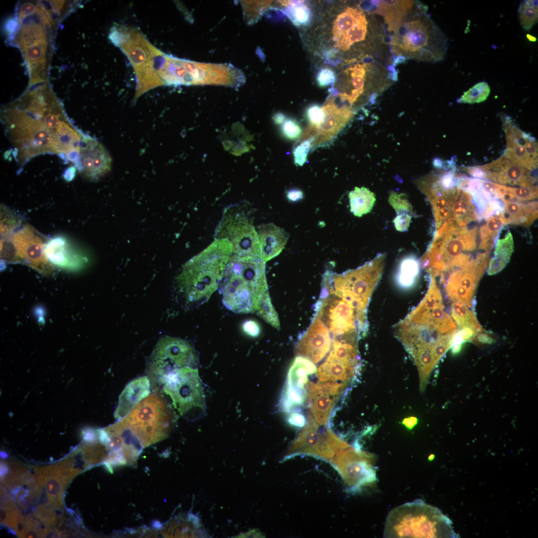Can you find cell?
Segmentation results:
<instances>
[{
	"label": "cell",
	"instance_id": "13",
	"mask_svg": "<svg viewBox=\"0 0 538 538\" xmlns=\"http://www.w3.org/2000/svg\"><path fill=\"white\" fill-rule=\"evenodd\" d=\"M318 315L334 338L353 334L359 335L368 329L367 314L358 312L345 299L331 293L315 305Z\"/></svg>",
	"mask_w": 538,
	"mask_h": 538
},
{
	"label": "cell",
	"instance_id": "5",
	"mask_svg": "<svg viewBox=\"0 0 538 538\" xmlns=\"http://www.w3.org/2000/svg\"><path fill=\"white\" fill-rule=\"evenodd\" d=\"M233 254L227 240L215 239L184 265L176 278V286L185 307H196L208 299L219 287Z\"/></svg>",
	"mask_w": 538,
	"mask_h": 538
},
{
	"label": "cell",
	"instance_id": "1",
	"mask_svg": "<svg viewBox=\"0 0 538 538\" xmlns=\"http://www.w3.org/2000/svg\"><path fill=\"white\" fill-rule=\"evenodd\" d=\"M0 120L19 165L44 154L78 161L85 134L72 124L49 81L28 85L18 98L2 107Z\"/></svg>",
	"mask_w": 538,
	"mask_h": 538
},
{
	"label": "cell",
	"instance_id": "43",
	"mask_svg": "<svg viewBox=\"0 0 538 538\" xmlns=\"http://www.w3.org/2000/svg\"><path fill=\"white\" fill-rule=\"evenodd\" d=\"M290 17L297 25L306 24L310 20V12L306 6L300 4V1L289 2Z\"/></svg>",
	"mask_w": 538,
	"mask_h": 538
},
{
	"label": "cell",
	"instance_id": "44",
	"mask_svg": "<svg viewBox=\"0 0 538 538\" xmlns=\"http://www.w3.org/2000/svg\"><path fill=\"white\" fill-rule=\"evenodd\" d=\"M389 202L395 209L397 215L412 214V206L406 195L404 193L392 192L389 196Z\"/></svg>",
	"mask_w": 538,
	"mask_h": 538
},
{
	"label": "cell",
	"instance_id": "23",
	"mask_svg": "<svg viewBox=\"0 0 538 538\" xmlns=\"http://www.w3.org/2000/svg\"><path fill=\"white\" fill-rule=\"evenodd\" d=\"M44 253L52 265L70 270L81 269L87 262L85 257L75 250L69 242L61 236L47 240Z\"/></svg>",
	"mask_w": 538,
	"mask_h": 538
},
{
	"label": "cell",
	"instance_id": "17",
	"mask_svg": "<svg viewBox=\"0 0 538 538\" xmlns=\"http://www.w3.org/2000/svg\"><path fill=\"white\" fill-rule=\"evenodd\" d=\"M347 387L338 383L308 381L307 402L309 412L316 422L327 424L335 404Z\"/></svg>",
	"mask_w": 538,
	"mask_h": 538
},
{
	"label": "cell",
	"instance_id": "31",
	"mask_svg": "<svg viewBox=\"0 0 538 538\" xmlns=\"http://www.w3.org/2000/svg\"><path fill=\"white\" fill-rule=\"evenodd\" d=\"M513 250V236L508 231L504 237L497 240L493 257L489 263L488 274L494 275L501 271L509 262Z\"/></svg>",
	"mask_w": 538,
	"mask_h": 538
},
{
	"label": "cell",
	"instance_id": "6",
	"mask_svg": "<svg viewBox=\"0 0 538 538\" xmlns=\"http://www.w3.org/2000/svg\"><path fill=\"white\" fill-rule=\"evenodd\" d=\"M219 287L229 310L236 313L256 312L268 290L265 263L260 258L233 254Z\"/></svg>",
	"mask_w": 538,
	"mask_h": 538
},
{
	"label": "cell",
	"instance_id": "57",
	"mask_svg": "<svg viewBox=\"0 0 538 538\" xmlns=\"http://www.w3.org/2000/svg\"><path fill=\"white\" fill-rule=\"evenodd\" d=\"M433 166L437 168H442L444 166L443 162L439 158H435L432 162Z\"/></svg>",
	"mask_w": 538,
	"mask_h": 538
},
{
	"label": "cell",
	"instance_id": "46",
	"mask_svg": "<svg viewBox=\"0 0 538 538\" xmlns=\"http://www.w3.org/2000/svg\"><path fill=\"white\" fill-rule=\"evenodd\" d=\"M311 142L310 140H304L294 149L293 154L296 165L302 166L305 163Z\"/></svg>",
	"mask_w": 538,
	"mask_h": 538
},
{
	"label": "cell",
	"instance_id": "47",
	"mask_svg": "<svg viewBox=\"0 0 538 538\" xmlns=\"http://www.w3.org/2000/svg\"><path fill=\"white\" fill-rule=\"evenodd\" d=\"M306 115L311 125L317 128L324 118V113L322 108L316 105L311 106L307 109Z\"/></svg>",
	"mask_w": 538,
	"mask_h": 538
},
{
	"label": "cell",
	"instance_id": "24",
	"mask_svg": "<svg viewBox=\"0 0 538 538\" xmlns=\"http://www.w3.org/2000/svg\"><path fill=\"white\" fill-rule=\"evenodd\" d=\"M316 371L314 364L308 359L296 356L289 372L288 383L285 404L290 409L294 405L302 403L304 396L302 391L303 384L306 381V375Z\"/></svg>",
	"mask_w": 538,
	"mask_h": 538
},
{
	"label": "cell",
	"instance_id": "25",
	"mask_svg": "<svg viewBox=\"0 0 538 538\" xmlns=\"http://www.w3.org/2000/svg\"><path fill=\"white\" fill-rule=\"evenodd\" d=\"M261 248V258L266 263L278 256L284 248L289 234L272 223L256 227Z\"/></svg>",
	"mask_w": 538,
	"mask_h": 538
},
{
	"label": "cell",
	"instance_id": "19",
	"mask_svg": "<svg viewBox=\"0 0 538 538\" xmlns=\"http://www.w3.org/2000/svg\"><path fill=\"white\" fill-rule=\"evenodd\" d=\"M368 21L363 11L348 7L339 14L333 27V39L335 45L346 51L356 42L365 39Z\"/></svg>",
	"mask_w": 538,
	"mask_h": 538
},
{
	"label": "cell",
	"instance_id": "49",
	"mask_svg": "<svg viewBox=\"0 0 538 538\" xmlns=\"http://www.w3.org/2000/svg\"><path fill=\"white\" fill-rule=\"evenodd\" d=\"M411 216L407 213L397 215L393 222L397 230L400 232L406 231L410 223Z\"/></svg>",
	"mask_w": 538,
	"mask_h": 538
},
{
	"label": "cell",
	"instance_id": "36",
	"mask_svg": "<svg viewBox=\"0 0 538 538\" xmlns=\"http://www.w3.org/2000/svg\"><path fill=\"white\" fill-rule=\"evenodd\" d=\"M419 272V263L412 257H408L401 262L397 276V282L403 287L410 286L415 281Z\"/></svg>",
	"mask_w": 538,
	"mask_h": 538
},
{
	"label": "cell",
	"instance_id": "38",
	"mask_svg": "<svg viewBox=\"0 0 538 538\" xmlns=\"http://www.w3.org/2000/svg\"><path fill=\"white\" fill-rule=\"evenodd\" d=\"M490 87L485 82H480L475 84L457 100L460 104H473L485 101L490 93Z\"/></svg>",
	"mask_w": 538,
	"mask_h": 538
},
{
	"label": "cell",
	"instance_id": "45",
	"mask_svg": "<svg viewBox=\"0 0 538 538\" xmlns=\"http://www.w3.org/2000/svg\"><path fill=\"white\" fill-rule=\"evenodd\" d=\"M281 130L283 136L290 140L297 138L302 133L299 123L293 119H285L282 124Z\"/></svg>",
	"mask_w": 538,
	"mask_h": 538
},
{
	"label": "cell",
	"instance_id": "58",
	"mask_svg": "<svg viewBox=\"0 0 538 538\" xmlns=\"http://www.w3.org/2000/svg\"><path fill=\"white\" fill-rule=\"evenodd\" d=\"M528 2H529V3H530V4H531V5H532V6H533V7H534V8H535L536 9H538V0H528Z\"/></svg>",
	"mask_w": 538,
	"mask_h": 538
},
{
	"label": "cell",
	"instance_id": "10",
	"mask_svg": "<svg viewBox=\"0 0 538 538\" xmlns=\"http://www.w3.org/2000/svg\"><path fill=\"white\" fill-rule=\"evenodd\" d=\"M385 260L386 255L380 254L355 269L333 273L330 293L345 299L358 311L367 313L372 295L382 276Z\"/></svg>",
	"mask_w": 538,
	"mask_h": 538
},
{
	"label": "cell",
	"instance_id": "41",
	"mask_svg": "<svg viewBox=\"0 0 538 538\" xmlns=\"http://www.w3.org/2000/svg\"><path fill=\"white\" fill-rule=\"evenodd\" d=\"M0 234L2 237L13 233L19 226V220L11 211L1 207Z\"/></svg>",
	"mask_w": 538,
	"mask_h": 538
},
{
	"label": "cell",
	"instance_id": "48",
	"mask_svg": "<svg viewBox=\"0 0 538 538\" xmlns=\"http://www.w3.org/2000/svg\"><path fill=\"white\" fill-rule=\"evenodd\" d=\"M335 74L334 72L328 68L322 69L318 73L317 81L319 86L325 87L331 84L335 81Z\"/></svg>",
	"mask_w": 538,
	"mask_h": 538
},
{
	"label": "cell",
	"instance_id": "14",
	"mask_svg": "<svg viewBox=\"0 0 538 538\" xmlns=\"http://www.w3.org/2000/svg\"><path fill=\"white\" fill-rule=\"evenodd\" d=\"M198 356L188 341L170 336L161 337L155 345L147 364L150 383L170 371L186 366L196 367Z\"/></svg>",
	"mask_w": 538,
	"mask_h": 538
},
{
	"label": "cell",
	"instance_id": "3",
	"mask_svg": "<svg viewBox=\"0 0 538 538\" xmlns=\"http://www.w3.org/2000/svg\"><path fill=\"white\" fill-rule=\"evenodd\" d=\"M78 5L77 1L36 0L17 3L15 17L7 25L9 42L21 52L28 85L49 81V68L59 23Z\"/></svg>",
	"mask_w": 538,
	"mask_h": 538
},
{
	"label": "cell",
	"instance_id": "4",
	"mask_svg": "<svg viewBox=\"0 0 538 538\" xmlns=\"http://www.w3.org/2000/svg\"><path fill=\"white\" fill-rule=\"evenodd\" d=\"M427 7L417 2L390 30L391 45L397 56L420 61H442L448 39L426 13Z\"/></svg>",
	"mask_w": 538,
	"mask_h": 538
},
{
	"label": "cell",
	"instance_id": "12",
	"mask_svg": "<svg viewBox=\"0 0 538 538\" xmlns=\"http://www.w3.org/2000/svg\"><path fill=\"white\" fill-rule=\"evenodd\" d=\"M161 387L169 396L181 415L202 408L204 395L196 367L186 366L173 369L157 380L152 386Z\"/></svg>",
	"mask_w": 538,
	"mask_h": 538
},
{
	"label": "cell",
	"instance_id": "11",
	"mask_svg": "<svg viewBox=\"0 0 538 538\" xmlns=\"http://www.w3.org/2000/svg\"><path fill=\"white\" fill-rule=\"evenodd\" d=\"M250 213L246 203L226 208L216 228L215 239L227 240L234 254L261 259L259 236Z\"/></svg>",
	"mask_w": 538,
	"mask_h": 538
},
{
	"label": "cell",
	"instance_id": "54",
	"mask_svg": "<svg viewBox=\"0 0 538 538\" xmlns=\"http://www.w3.org/2000/svg\"><path fill=\"white\" fill-rule=\"evenodd\" d=\"M290 422L296 425H302L304 422L303 416L299 413L292 414L289 418Z\"/></svg>",
	"mask_w": 538,
	"mask_h": 538
},
{
	"label": "cell",
	"instance_id": "27",
	"mask_svg": "<svg viewBox=\"0 0 538 538\" xmlns=\"http://www.w3.org/2000/svg\"><path fill=\"white\" fill-rule=\"evenodd\" d=\"M360 364L346 362L328 356L316 372L320 382H331L348 386L355 378Z\"/></svg>",
	"mask_w": 538,
	"mask_h": 538
},
{
	"label": "cell",
	"instance_id": "9",
	"mask_svg": "<svg viewBox=\"0 0 538 538\" xmlns=\"http://www.w3.org/2000/svg\"><path fill=\"white\" fill-rule=\"evenodd\" d=\"M169 409L153 391L117 424L141 449L165 439L170 427Z\"/></svg>",
	"mask_w": 538,
	"mask_h": 538
},
{
	"label": "cell",
	"instance_id": "34",
	"mask_svg": "<svg viewBox=\"0 0 538 538\" xmlns=\"http://www.w3.org/2000/svg\"><path fill=\"white\" fill-rule=\"evenodd\" d=\"M501 214L492 216L486 220V223L480 229L479 248L484 252L490 253L501 229L505 225Z\"/></svg>",
	"mask_w": 538,
	"mask_h": 538
},
{
	"label": "cell",
	"instance_id": "42",
	"mask_svg": "<svg viewBox=\"0 0 538 538\" xmlns=\"http://www.w3.org/2000/svg\"><path fill=\"white\" fill-rule=\"evenodd\" d=\"M0 259L2 263H20L16 249L9 235L0 240Z\"/></svg>",
	"mask_w": 538,
	"mask_h": 538
},
{
	"label": "cell",
	"instance_id": "32",
	"mask_svg": "<svg viewBox=\"0 0 538 538\" xmlns=\"http://www.w3.org/2000/svg\"><path fill=\"white\" fill-rule=\"evenodd\" d=\"M529 134L519 139L506 138L507 148L503 155L512 162L532 171L537 169L538 159L531 157L525 147L524 144Z\"/></svg>",
	"mask_w": 538,
	"mask_h": 538
},
{
	"label": "cell",
	"instance_id": "37",
	"mask_svg": "<svg viewBox=\"0 0 538 538\" xmlns=\"http://www.w3.org/2000/svg\"><path fill=\"white\" fill-rule=\"evenodd\" d=\"M500 189L503 192L502 200L526 202L538 198V190L536 185L515 187L500 185Z\"/></svg>",
	"mask_w": 538,
	"mask_h": 538
},
{
	"label": "cell",
	"instance_id": "40",
	"mask_svg": "<svg viewBox=\"0 0 538 538\" xmlns=\"http://www.w3.org/2000/svg\"><path fill=\"white\" fill-rule=\"evenodd\" d=\"M518 14L520 25L526 31H530L538 22V10L532 6L528 0L520 3Z\"/></svg>",
	"mask_w": 538,
	"mask_h": 538
},
{
	"label": "cell",
	"instance_id": "29",
	"mask_svg": "<svg viewBox=\"0 0 538 538\" xmlns=\"http://www.w3.org/2000/svg\"><path fill=\"white\" fill-rule=\"evenodd\" d=\"M502 200L504 208L502 216L505 225L529 227L537 219V202L523 203L516 200Z\"/></svg>",
	"mask_w": 538,
	"mask_h": 538
},
{
	"label": "cell",
	"instance_id": "51",
	"mask_svg": "<svg viewBox=\"0 0 538 538\" xmlns=\"http://www.w3.org/2000/svg\"><path fill=\"white\" fill-rule=\"evenodd\" d=\"M464 170L476 178L486 179V173L481 166L464 167Z\"/></svg>",
	"mask_w": 538,
	"mask_h": 538
},
{
	"label": "cell",
	"instance_id": "21",
	"mask_svg": "<svg viewBox=\"0 0 538 538\" xmlns=\"http://www.w3.org/2000/svg\"><path fill=\"white\" fill-rule=\"evenodd\" d=\"M331 341L328 328L320 317L315 314L308 328L296 345L295 355L317 364L330 350Z\"/></svg>",
	"mask_w": 538,
	"mask_h": 538
},
{
	"label": "cell",
	"instance_id": "26",
	"mask_svg": "<svg viewBox=\"0 0 538 538\" xmlns=\"http://www.w3.org/2000/svg\"><path fill=\"white\" fill-rule=\"evenodd\" d=\"M322 108L324 118L317 128L321 142L334 137L350 120L353 114L350 107L338 106L333 100Z\"/></svg>",
	"mask_w": 538,
	"mask_h": 538
},
{
	"label": "cell",
	"instance_id": "7",
	"mask_svg": "<svg viewBox=\"0 0 538 538\" xmlns=\"http://www.w3.org/2000/svg\"><path fill=\"white\" fill-rule=\"evenodd\" d=\"M386 538H456L450 520L437 508L416 500L393 509L384 530Z\"/></svg>",
	"mask_w": 538,
	"mask_h": 538
},
{
	"label": "cell",
	"instance_id": "16",
	"mask_svg": "<svg viewBox=\"0 0 538 538\" xmlns=\"http://www.w3.org/2000/svg\"><path fill=\"white\" fill-rule=\"evenodd\" d=\"M9 236L20 263L45 276L51 274L53 268L44 255V247L46 241H44L41 234L27 224Z\"/></svg>",
	"mask_w": 538,
	"mask_h": 538
},
{
	"label": "cell",
	"instance_id": "8",
	"mask_svg": "<svg viewBox=\"0 0 538 538\" xmlns=\"http://www.w3.org/2000/svg\"><path fill=\"white\" fill-rule=\"evenodd\" d=\"M476 228L468 229L446 220L436 230L433 241L421 260L422 268L449 272L465 268L476 258L471 252L477 247Z\"/></svg>",
	"mask_w": 538,
	"mask_h": 538
},
{
	"label": "cell",
	"instance_id": "39",
	"mask_svg": "<svg viewBox=\"0 0 538 538\" xmlns=\"http://www.w3.org/2000/svg\"><path fill=\"white\" fill-rule=\"evenodd\" d=\"M256 312L272 327L280 329L278 315L272 304L268 290L261 297Z\"/></svg>",
	"mask_w": 538,
	"mask_h": 538
},
{
	"label": "cell",
	"instance_id": "56",
	"mask_svg": "<svg viewBox=\"0 0 538 538\" xmlns=\"http://www.w3.org/2000/svg\"><path fill=\"white\" fill-rule=\"evenodd\" d=\"M285 119V115L281 113H276L272 117V120L276 125L283 124Z\"/></svg>",
	"mask_w": 538,
	"mask_h": 538
},
{
	"label": "cell",
	"instance_id": "55",
	"mask_svg": "<svg viewBox=\"0 0 538 538\" xmlns=\"http://www.w3.org/2000/svg\"><path fill=\"white\" fill-rule=\"evenodd\" d=\"M417 419L415 417H410L404 419L403 424L407 428L412 429L417 423Z\"/></svg>",
	"mask_w": 538,
	"mask_h": 538
},
{
	"label": "cell",
	"instance_id": "30",
	"mask_svg": "<svg viewBox=\"0 0 538 538\" xmlns=\"http://www.w3.org/2000/svg\"><path fill=\"white\" fill-rule=\"evenodd\" d=\"M447 220L452 221L459 226H466L471 222L477 220L476 208L469 193L460 190L451 215Z\"/></svg>",
	"mask_w": 538,
	"mask_h": 538
},
{
	"label": "cell",
	"instance_id": "18",
	"mask_svg": "<svg viewBox=\"0 0 538 538\" xmlns=\"http://www.w3.org/2000/svg\"><path fill=\"white\" fill-rule=\"evenodd\" d=\"M111 165V157L105 147L85 135L81 143L79 160L75 164L80 173L90 181H97L110 172Z\"/></svg>",
	"mask_w": 538,
	"mask_h": 538
},
{
	"label": "cell",
	"instance_id": "28",
	"mask_svg": "<svg viewBox=\"0 0 538 538\" xmlns=\"http://www.w3.org/2000/svg\"><path fill=\"white\" fill-rule=\"evenodd\" d=\"M151 383L147 376L131 381L122 391L115 416L120 420L127 416L140 401L150 394Z\"/></svg>",
	"mask_w": 538,
	"mask_h": 538
},
{
	"label": "cell",
	"instance_id": "59",
	"mask_svg": "<svg viewBox=\"0 0 538 538\" xmlns=\"http://www.w3.org/2000/svg\"><path fill=\"white\" fill-rule=\"evenodd\" d=\"M527 37L528 39L531 41L535 42L537 40V39L535 37L533 36L532 35H531L529 34H527Z\"/></svg>",
	"mask_w": 538,
	"mask_h": 538
},
{
	"label": "cell",
	"instance_id": "33",
	"mask_svg": "<svg viewBox=\"0 0 538 538\" xmlns=\"http://www.w3.org/2000/svg\"><path fill=\"white\" fill-rule=\"evenodd\" d=\"M348 196L350 211L358 217L370 212L376 201L375 194L365 187H355Z\"/></svg>",
	"mask_w": 538,
	"mask_h": 538
},
{
	"label": "cell",
	"instance_id": "53",
	"mask_svg": "<svg viewBox=\"0 0 538 538\" xmlns=\"http://www.w3.org/2000/svg\"><path fill=\"white\" fill-rule=\"evenodd\" d=\"M76 167L71 166L67 168L63 173V178L68 182L71 181L74 178L76 173Z\"/></svg>",
	"mask_w": 538,
	"mask_h": 538
},
{
	"label": "cell",
	"instance_id": "52",
	"mask_svg": "<svg viewBox=\"0 0 538 538\" xmlns=\"http://www.w3.org/2000/svg\"><path fill=\"white\" fill-rule=\"evenodd\" d=\"M287 197L292 201H296L303 198V192L298 189H291L287 193Z\"/></svg>",
	"mask_w": 538,
	"mask_h": 538
},
{
	"label": "cell",
	"instance_id": "15",
	"mask_svg": "<svg viewBox=\"0 0 538 538\" xmlns=\"http://www.w3.org/2000/svg\"><path fill=\"white\" fill-rule=\"evenodd\" d=\"M489 255L479 253L468 266L448 272L446 279L439 273L436 275L445 285L446 294L450 300L471 306L477 285L488 267Z\"/></svg>",
	"mask_w": 538,
	"mask_h": 538
},
{
	"label": "cell",
	"instance_id": "50",
	"mask_svg": "<svg viewBox=\"0 0 538 538\" xmlns=\"http://www.w3.org/2000/svg\"><path fill=\"white\" fill-rule=\"evenodd\" d=\"M243 329L248 335L253 337L257 336L260 332L259 324L252 320L246 322L243 325Z\"/></svg>",
	"mask_w": 538,
	"mask_h": 538
},
{
	"label": "cell",
	"instance_id": "35",
	"mask_svg": "<svg viewBox=\"0 0 538 538\" xmlns=\"http://www.w3.org/2000/svg\"><path fill=\"white\" fill-rule=\"evenodd\" d=\"M469 306L460 302H453L452 305V316L458 329L471 330L476 333L481 331V327Z\"/></svg>",
	"mask_w": 538,
	"mask_h": 538
},
{
	"label": "cell",
	"instance_id": "20",
	"mask_svg": "<svg viewBox=\"0 0 538 538\" xmlns=\"http://www.w3.org/2000/svg\"><path fill=\"white\" fill-rule=\"evenodd\" d=\"M418 186L430 203L435 219L436 230L450 217L460 189L458 187L447 188L441 184L438 175H428L420 179Z\"/></svg>",
	"mask_w": 538,
	"mask_h": 538
},
{
	"label": "cell",
	"instance_id": "2",
	"mask_svg": "<svg viewBox=\"0 0 538 538\" xmlns=\"http://www.w3.org/2000/svg\"><path fill=\"white\" fill-rule=\"evenodd\" d=\"M395 327L396 337L415 364L420 390L424 392L432 371L452 347L458 330L444 310L440 290L433 277L420 303Z\"/></svg>",
	"mask_w": 538,
	"mask_h": 538
},
{
	"label": "cell",
	"instance_id": "22",
	"mask_svg": "<svg viewBox=\"0 0 538 538\" xmlns=\"http://www.w3.org/2000/svg\"><path fill=\"white\" fill-rule=\"evenodd\" d=\"M481 167L486 173L485 180L496 184L528 187L537 182V177L532 171L512 162L503 155Z\"/></svg>",
	"mask_w": 538,
	"mask_h": 538
}]
</instances>
